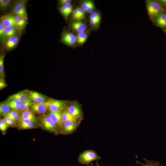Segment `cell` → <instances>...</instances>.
Wrapping results in <instances>:
<instances>
[{
	"label": "cell",
	"mask_w": 166,
	"mask_h": 166,
	"mask_svg": "<svg viewBox=\"0 0 166 166\" xmlns=\"http://www.w3.org/2000/svg\"><path fill=\"white\" fill-rule=\"evenodd\" d=\"M8 102L9 104H14L20 105L22 102L16 99H13L8 101Z\"/></svg>",
	"instance_id": "cell-36"
},
{
	"label": "cell",
	"mask_w": 166,
	"mask_h": 166,
	"mask_svg": "<svg viewBox=\"0 0 166 166\" xmlns=\"http://www.w3.org/2000/svg\"><path fill=\"white\" fill-rule=\"evenodd\" d=\"M61 40L65 44L73 46L77 41V37L72 33L65 32L62 35Z\"/></svg>",
	"instance_id": "cell-9"
},
{
	"label": "cell",
	"mask_w": 166,
	"mask_h": 166,
	"mask_svg": "<svg viewBox=\"0 0 166 166\" xmlns=\"http://www.w3.org/2000/svg\"><path fill=\"white\" fill-rule=\"evenodd\" d=\"M11 109L9 105L8 101L1 103L0 104V113L2 115L5 116L10 111Z\"/></svg>",
	"instance_id": "cell-24"
},
{
	"label": "cell",
	"mask_w": 166,
	"mask_h": 166,
	"mask_svg": "<svg viewBox=\"0 0 166 166\" xmlns=\"http://www.w3.org/2000/svg\"><path fill=\"white\" fill-rule=\"evenodd\" d=\"M11 109L12 110L19 111L20 109V105L14 104H8Z\"/></svg>",
	"instance_id": "cell-38"
},
{
	"label": "cell",
	"mask_w": 166,
	"mask_h": 166,
	"mask_svg": "<svg viewBox=\"0 0 166 166\" xmlns=\"http://www.w3.org/2000/svg\"><path fill=\"white\" fill-rule=\"evenodd\" d=\"M72 28L78 33L84 32L87 29L86 24L81 21H77L71 25Z\"/></svg>",
	"instance_id": "cell-18"
},
{
	"label": "cell",
	"mask_w": 166,
	"mask_h": 166,
	"mask_svg": "<svg viewBox=\"0 0 166 166\" xmlns=\"http://www.w3.org/2000/svg\"><path fill=\"white\" fill-rule=\"evenodd\" d=\"M81 6V8L88 13H92L94 7V3L91 0L82 1Z\"/></svg>",
	"instance_id": "cell-21"
},
{
	"label": "cell",
	"mask_w": 166,
	"mask_h": 166,
	"mask_svg": "<svg viewBox=\"0 0 166 166\" xmlns=\"http://www.w3.org/2000/svg\"><path fill=\"white\" fill-rule=\"evenodd\" d=\"M4 55L1 54L0 56V75L3 76L4 74Z\"/></svg>",
	"instance_id": "cell-31"
},
{
	"label": "cell",
	"mask_w": 166,
	"mask_h": 166,
	"mask_svg": "<svg viewBox=\"0 0 166 166\" xmlns=\"http://www.w3.org/2000/svg\"><path fill=\"white\" fill-rule=\"evenodd\" d=\"M42 122L45 129L53 132H57L58 126L48 116L44 117Z\"/></svg>",
	"instance_id": "cell-7"
},
{
	"label": "cell",
	"mask_w": 166,
	"mask_h": 166,
	"mask_svg": "<svg viewBox=\"0 0 166 166\" xmlns=\"http://www.w3.org/2000/svg\"><path fill=\"white\" fill-rule=\"evenodd\" d=\"M30 98L35 103H41L45 101V97L36 91H31L29 94Z\"/></svg>",
	"instance_id": "cell-12"
},
{
	"label": "cell",
	"mask_w": 166,
	"mask_h": 166,
	"mask_svg": "<svg viewBox=\"0 0 166 166\" xmlns=\"http://www.w3.org/2000/svg\"><path fill=\"white\" fill-rule=\"evenodd\" d=\"M101 19V16L98 12L95 11L92 12L89 17L90 25L93 27H97L99 24Z\"/></svg>",
	"instance_id": "cell-15"
},
{
	"label": "cell",
	"mask_w": 166,
	"mask_h": 166,
	"mask_svg": "<svg viewBox=\"0 0 166 166\" xmlns=\"http://www.w3.org/2000/svg\"><path fill=\"white\" fill-rule=\"evenodd\" d=\"M34 104L32 101L29 99L22 102L20 105L19 110L22 112L23 111L28 110L30 107L33 105Z\"/></svg>",
	"instance_id": "cell-27"
},
{
	"label": "cell",
	"mask_w": 166,
	"mask_h": 166,
	"mask_svg": "<svg viewBox=\"0 0 166 166\" xmlns=\"http://www.w3.org/2000/svg\"><path fill=\"white\" fill-rule=\"evenodd\" d=\"M61 13L65 18H67L73 11V6L71 3L62 6L59 8Z\"/></svg>",
	"instance_id": "cell-19"
},
{
	"label": "cell",
	"mask_w": 166,
	"mask_h": 166,
	"mask_svg": "<svg viewBox=\"0 0 166 166\" xmlns=\"http://www.w3.org/2000/svg\"><path fill=\"white\" fill-rule=\"evenodd\" d=\"M151 20L156 26L164 30L166 29V13H162Z\"/></svg>",
	"instance_id": "cell-8"
},
{
	"label": "cell",
	"mask_w": 166,
	"mask_h": 166,
	"mask_svg": "<svg viewBox=\"0 0 166 166\" xmlns=\"http://www.w3.org/2000/svg\"><path fill=\"white\" fill-rule=\"evenodd\" d=\"M81 120V119L75 117L71 115L66 109L63 111L61 112V121L62 124L69 121H75Z\"/></svg>",
	"instance_id": "cell-22"
},
{
	"label": "cell",
	"mask_w": 166,
	"mask_h": 166,
	"mask_svg": "<svg viewBox=\"0 0 166 166\" xmlns=\"http://www.w3.org/2000/svg\"><path fill=\"white\" fill-rule=\"evenodd\" d=\"M78 11L77 8L74 10L72 11V18L73 19L77 20V15H78Z\"/></svg>",
	"instance_id": "cell-37"
},
{
	"label": "cell",
	"mask_w": 166,
	"mask_h": 166,
	"mask_svg": "<svg viewBox=\"0 0 166 166\" xmlns=\"http://www.w3.org/2000/svg\"><path fill=\"white\" fill-rule=\"evenodd\" d=\"M28 99L27 94L25 92H21L11 95L9 97L8 100L16 99L22 102Z\"/></svg>",
	"instance_id": "cell-20"
},
{
	"label": "cell",
	"mask_w": 166,
	"mask_h": 166,
	"mask_svg": "<svg viewBox=\"0 0 166 166\" xmlns=\"http://www.w3.org/2000/svg\"><path fill=\"white\" fill-rule=\"evenodd\" d=\"M96 165H97V166H100L97 162V161H96Z\"/></svg>",
	"instance_id": "cell-42"
},
{
	"label": "cell",
	"mask_w": 166,
	"mask_h": 166,
	"mask_svg": "<svg viewBox=\"0 0 166 166\" xmlns=\"http://www.w3.org/2000/svg\"><path fill=\"white\" fill-rule=\"evenodd\" d=\"M27 19L23 17L15 15L14 20L16 28L20 30L23 29L27 23Z\"/></svg>",
	"instance_id": "cell-17"
},
{
	"label": "cell",
	"mask_w": 166,
	"mask_h": 166,
	"mask_svg": "<svg viewBox=\"0 0 166 166\" xmlns=\"http://www.w3.org/2000/svg\"><path fill=\"white\" fill-rule=\"evenodd\" d=\"M65 105V102L64 101L51 100L48 109L52 112H62Z\"/></svg>",
	"instance_id": "cell-5"
},
{
	"label": "cell",
	"mask_w": 166,
	"mask_h": 166,
	"mask_svg": "<svg viewBox=\"0 0 166 166\" xmlns=\"http://www.w3.org/2000/svg\"><path fill=\"white\" fill-rule=\"evenodd\" d=\"M20 126L22 129H29L34 127V124L33 122L30 120H23L21 121Z\"/></svg>",
	"instance_id": "cell-28"
},
{
	"label": "cell",
	"mask_w": 166,
	"mask_h": 166,
	"mask_svg": "<svg viewBox=\"0 0 166 166\" xmlns=\"http://www.w3.org/2000/svg\"><path fill=\"white\" fill-rule=\"evenodd\" d=\"M8 125L4 119H1L0 120V129L2 131H5L7 129Z\"/></svg>",
	"instance_id": "cell-33"
},
{
	"label": "cell",
	"mask_w": 166,
	"mask_h": 166,
	"mask_svg": "<svg viewBox=\"0 0 166 166\" xmlns=\"http://www.w3.org/2000/svg\"><path fill=\"white\" fill-rule=\"evenodd\" d=\"M72 1V0H60L59 1V3L62 6L67 4L70 3Z\"/></svg>",
	"instance_id": "cell-39"
},
{
	"label": "cell",
	"mask_w": 166,
	"mask_h": 166,
	"mask_svg": "<svg viewBox=\"0 0 166 166\" xmlns=\"http://www.w3.org/2000/svg\"><path fill=\"white\" fill-rule=\"evenodd\" d=\"M101 157L91 150H87L81 153L77 158L78 161L83 164L87 166L93 161H97L101 159Z\"/></svg>",
	"instance_id": "cell-2"
},
{
	"label": "cell",
	"mask_w": 166,
	"mask_h": 166,
	"mask_svg": "<svg viewBox=\"0 0 166 166\" xmlns=\"http://www.w3.org/2000/svg\"><path fill=\"white\" fill-rule=\"evenodd\" d=\"M88 35L85 32L78 33L77 36V42L79 45L83 44L86 40Z\"/></svg>",
	"instance_id": "cell-26"
},
{
	"label": "cell",
	"mask_w": 166,
	"mask_h": 166,
	"mask_svg": "<svg viewBox=\"0 0 166 166\" xmlns=\"http://www.w3.org/2000/svg\"><path fill=\"white\" fill-rule=\"evenodd\" d=\"M80 122L81 120L69 121L63 123L61 127L62 132L65 134L73 132L78 128Z\"/></svg>",
	"instance_id": "cell-4"
},
{
	"label": "cell",
	"mask_w": 166,
	"mask_h": 166,
	"mask_svg": "<svg viewBox=\"0 0 166 166\" xmlns=\"http://www.w3.org/2000/svg\"><path fill=\"white\" fill-rule=\"evenodd\" d=\"M78 10V13L77 21H81L84 19L85 17V11L81 7L77 8Z\"/></svg>",
	"instance_id": "cell-29"
},
{
	"label": "cell",
	"mask_w": 166,
	"mask_h": 166,
	"mask_svg": "<svg viewBox=\"0 0 166 166\" xmlns=\"http://www.w3.org/2000/svg\"><path fill=\"white\" fill-rule=\"evenodd\" d=\"M6 86V83L3 79L0 77V89H1L5 87Z\"/></svg>",
	"instance_id": "cell-40"
},
{
	"label": "cell",
	"mask_w": 166,
	"mask_h": 166,
	"mask_svg": "<svg viewBox=\"0 0 166 166\" xmlns=\"http://www.w3.org/2000/svg\"><path fill=\"white\" fill-rule=\"evenodd\" d=\"M5 27L0 21V39L2 42L4 39L5 30Z\"/></svg>",
	"instance_id": "cell-32"
},
{
	"label": "cell",
	"mask_w": 166,
	"mask_h": 166,
	"mask_svg": "<svg viewBox=\"0 0 166 166\" xmlns=\"http://www.w3.org/2000/svg\"><path fill=\"white\" fill-rule=\"evenodd\" d=\"M165 32L166 33V29L164 30Z\"/></svg>",
	"instance_id": "cell-44"
},
{
	"label": "cell",
	"mask_w": 166,
	"mask_h": 166,
	"mask_svg": "<svg viewBox=\"0 0 166 166\" xmlns=\"http://www.w3.org/2000/svg\"><path fill=\"white\" fill-rule=\"evenodd\" d=\"M0 22L5 27L12 26L15 28L14 16L10 14H6L0 18Z\"/></svg>",
	"instance_id": "cell-11"
},
{
	"label": "cell",
	"mask_w": 166,
	"mask_h": 166,
	"mask_svg": "<svg viewBox=\"0 0 166 166\" xmlns=\"http://www.w3.org/2000/svg\"><path fill=\"white\" fill-rule=\"evenodd\" d=\"M12 1L11 0H0V8L3 10L8 7L11 4Z\"/></svg>",
	"instance_id": "cell-30"
},
{
	"label": "cell",
	"mask_w": 166,
	"mask_h": 166,
	"mask_svg": "<svg viewBox=\"0 0 166 166\" xmlns=\"http://www.w3.org/2000/svg\"><path fill=\"white\" fill-rule=\"evenodd\" d=\"M145 162V163H141L138 161H136V163L138 165L143 166H162L160 163L156 161L153 160H148L145 158H143Z\"/></svg>",
	"instance_id": "cell-25"
},
{
	"label": "cell",
	"mask_w": 166,
	"mask_h": 166,
	"mask_svg": "<svg viewBox=\"0 0 166 166\" xmlns=\"http://www.w3.org/2000/svg\"><path fill=\"white\" fill-rule=\"evenodd\" d=\"M5 117L4 119L8 125H13L15 123H16L14 120L9 117Z\"/></svg>",
	"instance_id": "cell-35"
},
{
	"label": "cell",
	"mask_w": 166,
	"mask_h": 166,
	"mask_svg": "<svg viewBox=\"0 0 166 166\" xmlns=\"http://www.w3.org/2000/svg\"><path fill=\"white\" fill-rule=\"evenodd\" d=\"M88 166H95L93 165V163H91V164H90V166H89L88 165Z\"/></svg>",
	"instance_id": "cell-43"
},
{
	"label": "cell",
	"mask_w": 166,
	"mask_h": 166,
	"mask_svg": "<svg viewBox=\"0 0 166 166\" xmlns=\"http://www.w3.org/2000/svg\"><path fill=\"white\" fill-rule=\"evenodd\" d=\"M15 28L12 26L5 27L4 39L5 41L9 38L16 35V30Z\"/></svg>",
	"instance_id": "cell-23"
},
{
	"label": "cell",
	"mask_w": 166,
	"mask_h": 166,
	"mask_svg": "<svg viewBox=\"0 0 166 166\" xmlns=\"http://www.w3.org/2000/svg\"><path fill=\"white\" fill-rule=\"evenodd\" d=\"M19 114V112L18 111L12 110H11L8 113L5 115V117H12L17 115Z\"/></svg>",
	"instance_id": "cell-34"
},
{
	"label": "cell",
	"mask_w": 166,
	"mask_h": 166,
	"mask_svg": "<svg viewBox=\"0 0 166 166\" xmlns=\"http://www.w3.org/2000/svg\"><path fill=\"white\" fill-rule=\"evenodd\" d=\"M50 100L41 103H35L31 106L32 110L34 112L40 114L45 113L48 109Z\"/></svg>",
	"instance_id": "cell-10"
},
{
	"label": "cell",
	"mask_w": 166,
	"mask_h": 166,
	"mask_svg": "<svg viewBox=\"0 0 166 166\" xmlns=\"http://www.w3.org/2000/svg\"><path fill=\"white\" fill-rule=\"evenodd\" d=\"M163 7H166V0H158Z\"/></svg>",
	"instance_id": "cell-41"
},
{
	"label": "cell",
	"mask_w": 166,
	"mask_h": 166,
	"mask_svg": "<svg viewBox=\"0 0 166 166\" xmlns=\"http://www.w3.org/2000/svg\"><path fill=\"white\" fill-rule=\"evenodd\" d=\"M145 3L147 12L151 20L164 12V8L158 0H147Z\"/></svg>",
	"instance_id": "cell-1"
},
{
	"label": "cell",
	"mask_w": 166,
	"mask_h": 166,
	"mask_svg": "<svg viewBox=\"0 0 166 166\" xmlns=\"http://www.w3.org/2000/svg\"><path fill=\"white\" fill-rule=\"evenodd\" d=\"M28 120L33 123L37 121V119L34 115L30 111L28 110L22 112L20 116V120Z\"/></svg>",
	"instance_id": "cell-16"
},
{
	"label": "cell",
	"mask_w": 166,
	"mask_h": 166,
	"mask_svg": "<svg viewBox=\"0 0 166 166\" xmlns=\"http://www.w3.org/2000/svg\"><path fill=\"white\" fill-rule=\"evenodd\" d=\"M66 109L71 115L81 120L82 117V112L80 106L77 104L74 103L72 104Z\"/></svg>",
	"instance_id": "cell-6"
},
{
	"label": "cell",
	"mask_w": 166,
	"mask_h": 166,
	"mask_svg": "<svg viewBox=\"0 0 166 166\" xmlns=\"http://www.w3.org/2000/svg\"><path fill=\"white\" fill-rule=\"evenodd\" d=\"M48 116L58 127H61L62 124L61 121V112H54L49 111Z\"/></svg>",
	"instance_id": "cell-14"
},
{
	"label": "cell",
	"mask_w": 166,
	"mask_h": 166,
	"mask_svg": "<svg viewBox=\"0 0 166 166\" xmlns=\"http://www.w3.org/2000/svg\"><path fill=\"white\" fill-rule=\"evenodd\" d=\"M26 1L22 0L17 2L14 6L13 12L15 15L21 16L27 19Z\"/></svg>",
	"instance_id": "cell-3"
},
{
	"label": "cell",
	"mask_w": 166,
	"mask_h": 166,
	"mask_svg": "<svg viewBox=\"0 0 166 166\" xmlns=\"http://www.w3.org/2000/svg\"><path fill=\"white\" fill-rule=\"evenodd\" d=\"M19 41V38L15 35L5 41V45L6 49L10 50L13 49L17 45Z\"/></svg>",
	"instance_id": "cell-13"
}]
</instances>
